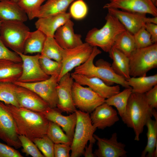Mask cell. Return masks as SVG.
<instances>
[{
	"mask_svg": "<svg viewBox=\"0 0 157 157\" xmlns=\"http://www.w3.org/2000/svg\"><path fill=\"white\" fill-rule=\"evenodd\" d=\"M88 11L87 6L83 0H76L70 7L69 13L71 17L79 20L85 17Z\"/></svg>",
	"mask_w": 157,
	"mask_h": 157,
	"instance_id": "cell-39",
	"label": "cell"
},
{
	"mask_svg": "<svg viewBox=\"0 0 157 157\" xmlns=\"http://www.w3.org/2000/svg\"><path fill=\"white\" fill-rule=\"evenodd\" d=\"M74 105L82 111L92 113L105 102L106 99L88 87H84L74 81L72 88Z\"/></svg>",
	"mask_w": 157,
	"mask_h": 157,
	"instance_id": "cell-8",
	"label": "cell"
},
{
	"mask_svg": "<svg viewBox=\"0 0 157 157\" xmlns=\"http://www.w3.org/2000/svg\"><path fill=\"white\" fill-rule=\"evenodd\" d=\"M109 0L110 1H112L113 0Z\"/></svg>",
	"mask_w": 157,
	"mask_h": 157,
	"instance_id": "cell-51",
	"label": "cell"
},
{
	"mask_svg": "<svg viewBox=\"0 0 157 157\" xmlns=\"http://www.w3.org/2000/svg\"><path fill=\"white\" fill-rule=\"evenodd\" d=\"M74 80L69 73L63 76L56 87L58 98L57 107L62 112H74L76 109L73 99L72 88Z\"/></svg>",
	"mask_w": 157,
	"mask_h": 157,
	"instance_id": "cell-14",
	"label": "cell"
},
{
	"mask_svg": "<svg viewBox=\"0 0 157 157\" xmlns=\"http://www.w3.org/2000/svg\"><path fill=\"white\" fill-rule=\"evenodd\" d=\"M132 92L131 87L125 88L122 91L105 99V102L109 106L115 107L121 117L125 112L128 99Z\"/></svg>",
	"mask_w": 157,
	"mask_h": 157,
	"instance_id": "cell-32",
	"label": "cell"
},
{
	"mask_svg": "<svg viewBox=\"0 0 157 157\" xmlns=\"http://www.w3.org/2000/svg\"><path fill=\"white\" fill-rule=\"evenodd\" d=\"M135 48L147 47L153 44L150 34L143 27L133 35Z\"/></svg>",
	"mask_w": 157,
	"mask_h": 157,
	"instance_id": "cell-40",
	"label": "cell"
},
{
	"mask_svg": "<svg viewBox=\"0 0 157 157\" xmlns=\"http://www.w3.org/2000/svg\"><path fill=\"white\" fill-rule=\"evenodd\" d=\"M14 2L18 3L20 0H11Z\"/></svg>",
	"mask_w": 157,
	"mask_h": 157,
	"instance_id": "cell-48",
	"label": "cell"
},
{
	"mask_svg": "<svg viewBox=\"0 0 157 157\" xmlns=\"http://www.w3.org/2000/svg\"><path fill=\"white\" fill-rule=\"evenodd\" d=\"M30 32L24 22H2L0 38L8 48L18 54L23 53L24 42Z\"/></svg>",
	"mask_w": 157,
	"mask_h": 157,
	"instance_id": "cell-7",
	"label": "cell"
},
{
	"mask_svg": "<svg viewBox=\"0 0 157 157\" xmlns=\"http://www.w3.org/2000/svg\"><path fill=\"white\" fill-rule=\"evenodd\" d=\"M147 128V143L142 152L141 157H154L155 150L157 146V119L153 120L151 117L146 124Z\"/></svg>",
	"mask_w": 157,
	"mask_h": 157,
	"instance_id": "cell-29",
	"label": "cell"
},
{
	"mask_svg": "<svg viewBox=\"0 0 157 157\" xmlns=\"http://www.w3.org/2000/svg\"><path fill=\"white\" fill-rule=\"evenodd\" d=\"M132 92L144 94L157 85V74L150 76L130 77L126 80Z\"/></svg>",
	"mask_w": 157,
	"mask_h": 157,
	"instance_id": "cell-28",
	"label": "cell"
},
{
	"mask_svg": "<svg viewBox=\"0 0 157 157\" xmlns=\"http://www.w3.org/2000/svg\"><path fill=\"white\" fill-rule=\"evenodd\" d=\"M129 59L130 76H146L150 70L157 67V43L148 47L135 48Z\"/></svg>",
	"mask_w": 157,
	"mask_h": 157,
	"instance_id": "cell-6",
	"label": "cell"
},
{
	"mask_svg": "<svg viewBox=\"0 0 157 157\" xmlns=\"http://www.w3.org/2000/svg\"><path fill=\"white\" fill-rule=\"evenodd\" d=\"M16 95L19 107L41 113L49 107L38 95L25 87L17 85Z\"/></svg>",
	"mask_w": 157,
	"mask_h": 157,
	"instance_id": "cell-18",
	"label": "cell"
},
{
	"mask_svg": "<svg viewBox=\"0 0 157 157\" xmlns=\"http://www.w3.org/2000/svg\"><path fill=\"white\" fill-rule=\"evenodd\" d=\"M1 23H2L1 21L0 20V27H1Z\"/></svg>",
	"mask_w": 157,
	"mask_h": 157,
	"instance_id": "cell-49",
	"label": "cell"
},
{
	"mask_svg": "<svg viewBox=\"0 0 157 157\" xmlns=\"http://www.w3.org/2000/svg\"><path fill=\"white\" fill-rule=\"evenodd\" d=\"M7 105L18 135L25 136L32 140L46 135L49 121L43 114L11 104Z\"/></svg>",
	"mask_w": 157,
	"mask_h": 157,
	"instance_id": "cell-1",
	"label": "cell"
},
{
	"mask_svg": "<svg viewBox=\"0 0 157 157\" xmlns=\"http://www.w3.org/2000/svg\"><path fill=\"white\" fill-rule=\"evenodd\" d=\"M105 19L106 23L101 28L94 27L88 31L85 41L93 47H99L108 52L117 36L126 29L116 17L109 13Z\"/></svg>",
	"mask_w": 157,
	"mask_h": 157,
	"instance_id": "cell-4",
	"label": "cell"
},
{
	"mask_svg": "<svg viewBox=\"0 0 157 157\" xmlns=\"http://www.w3.org/2000/svg\"><path fill=\"white\" fill-rule=\"evenodd\" d=\"M93 48L85 42L74 48L64 49L58 81L63 76L86 61L91 55Z\"/></svg>",
	"mask_w": 157,
	"mask_h": 157,
	"instance_id": "cell-9",
	"label": "cell"
},
{
	"mask_svg": "<svg viewBox=\"0 0 157 157\" xmlns=\"http://www.w3.org/2000/svg\"><path fill=\"white\" fill-rule=\"evenodd\" d=\"M46 0H20L17 3L26 13L28 18L31 20L36 18L42 3Z\"/></svg>",
	"mask_w": 157,
	"mask_h": 157,
	"instance_id": "cell-36",
	"label": "cell"
},
{
	"mask_svg": "<svg viewBox=\"0 0 157 157\" xmlns=\"http://www.w3.org/2000/svg\"><path fill=\"white\" fill-rule=\"evenodd\" d=\"M22 71V62L0 59V83H14L17 81Z\"/></svg>",
	"mask_w": 157,
	"mask_h": 157,
	"instance_id": "cell-24",
	"label": "cell"
},
{
	"mask_svg": "<svg viewBox=\"0 0 157 157\" xmlns=\"http://www.w3.org/2000/svg\"><path fill=\"white\" fill-rule=\"evenodd\" d=\"M101 53L97 47H93L92 52L88 59L84 63L76 67L73 73L88 77L99 78L109 85L116 83L125 88L131 87L125 79L114 72L111 65L108 62L100 59L94 64V58Z\"/></svg>",
	"mask_w": 157,
	"mask_h": 157,
	"instance_id": "cell-2",
	"label": "cell"
},
{
	"mask_svg": "<svg viewBox=\"0 0 157 157\" xmlns=\"http://www.w3.org/2000/svg\"><path fill=\"white\" fill-rule=\"evenodd\" d=\"M145 96L150 108L151 109L157 108V85L144 93Z\"/></svg>",
	"mask_w": 157,
	"mask_h": 157,
	"instance_id": "cell-44",
	"label": "cell"
},
{
	"mask_svg": "<svg viewBox=\"0 0 157 157\" xmlns=\"http://www.w3.org/2000/svg\"><path fill=\"white\" fill-rule=\"evenodd\" d=\"M64 49L58 44L54 37H47L40 54L61 62Z\"/></svg>",
	"mask_w": 157,
	"mask_h": 157,
	"instance_id": "cell-31",
	"label": "cell"
},
{
	"mask_svg": "<svg viewBox=\"0 0 157 157\" xmlns=\"http://www.w3.org/2000/svg\"><path fill=\"white\" fill-rule=\"evenodd\" d=\"M71 17L69 13L66 12L38 18L35 25L37 29L41 31L47 37H54L57 29Z\"/></svg>",
	"mask_w": 157,
	"mask_h": 157,
	"instance_id": "cell-22",
	"label": "cell"
},
{
	"mask_svg": "<svg viewBox=\"0 0 157 157\" xmlns=\"http://www.w3.org/2000/svg\"><path fill=\"white\" fill-rule=\"evenodd\" d=\"M90 117L94 127L101 129L112 126L119 120L116 111L105 102L91 113Z\"/></svg>",
	"mask_w": 157,
	"mask_h": 157,
	"instance_id": "cell-20",
	"label": "cell"
},
{
	"mask_svg": "<svg viewBox=\"0 0 157 157\" xmlns=\"http://www.w3.org/2000/svg\"><path fill=\"white\" fill-rule=\"evenodd\" d=\"M58 75L50 76L44 81L31 83L16 81L14 84L22 86L33 91L44 100L51 108L57 107L58 98L56 87Z\"/></svg>",
	"mask_w": 157,
	"mask_h": 157,
	"instance_id": "cell-10",
	"label": "cell"
},
{
	"mask_svg": "<svg viewBox=\"0 0 157 157\" xmlns=\"http://www.w3.org/2000/svg\"><path fill=\"white\" fill-rule=\"evenodd\" d=\"M44 157H54L53 149L54 143L47 135L41 138L32 140Z\"/></svg>",
	"mask_w": 157,
	"mask_h": 157,
	"instance_id": "cell-37",
	"label": "cell"
},
{
	"mask_svg": "<svg viewBox=\"0 0 157 157\" xmlns=\"http://www.w3.org/2000/svg\"><path fill=\"white\" fill-rule=\"evenodd\" d=\"M74 25L70 19L59 28L54 34V38L64 49L72 48L83 43L81 35L75 33Z\"/></svg>",
	"mask_w": 157,
	"mask_h": 157,
	"instance_id": "cell-21",
	"label": "cell"
},
{
	"mask_svg": "<svg viewBox=\"0 0 157 157\" xmlns=\"http://www.w3.org/2000/svg\"><path fill=\"white\" fill-rule=\"evenodd\" d=\"M39 61L42 70L47 75L49 76L59 75L61 69V62L53 60L40 54Z\"/></svg>",
	"mask_w": 157,
	"mask_h": 157,
	"instance_id": "cell-35",
	"label": "cell"
},
{
	"mask_svg": "<svg viewBox=\"0 0 157 157\" xmlns=\"http://www.w3.org/2000/svg\"><path fill=\"white\" fill-rule=\"evenodd\" d=\"M108 53L113 61L111 67L114 72L126 80L131 77L129 72V58L113 47Z\"/></svg>",
	"mask_w": 157,
	"mask_h": 157,
	"instance_id": "cell-25",
	"label": "cell"
},
{
	"mask_svg": "<svg viewBox=\"0 0 157 157\" xmlns=\"http://www.w3.org/2000/svg\"><path fill=\"white\" fill-rule=\"evenodd\" d=\"M47 37L45 34L38 29L30 32L24 42L23 53L40 54Z\"/></svg>",
	"mask_w": 157,
	"mask_h": 157,
	"instance_id": "cell-27",
	"label": "cell"
},
{
	"mask_svg": "<svg viewBox=\"0 0 157 157\" xmlns=\"http://www.w3.org/2000/svg\"><path fill=\"white\" fill-rule=\"evenodd\" d=\"M71 75L76 82L82 85H87L105 99H108L119 93V85H109L100 78L88 77L83 75L72 73Z\"/></svg>",
	"mask_w": 157,
	"mask_h": 157,
	"instance_id": "cell-17",
	"label": "cell"
},
{
	"mask_svg": "<svg viewBox=\"0 0 157 157\" xmlns=\"http://www.w3.org/2000/svg\"><path fill=\"white\" fill-rule=\"evenodd\" d=\"M28 19L26 13L17 3L11 0L0 1V20L1 22H24Z\"/></svg>",
	"mask_w": 157,
	"mask_h": 157,
	"instance_id": "cell-23",
	"label": "cell"
},
{
	"mask_svg": "<svg viewBox=\"0 0 157 157\" xmlns=\"http://www.w3.org/2000/svg\"><path fill=\"white\" fill-rule=\"evenodd\" d=\"M93 136L97 140L98 148L94 151L95 157H124L127 152L125 150V145L117 141V134L113 133L110 139L101 138L93 134Z\"/></svg>",
	"mask_w": 157,
	"mask_h": 157,
	"instance_id": "cell-15",
	"label": "cell"
},
{
	"mask_svg": "<svg viewBox=\"0 0 157 157\" xmlns=\"http://www.w3.org/2000/svg\"><path fill=\"white\" fill-rule=\"evenodd\" d=\"M113 47L129 58L135 49L133 35L125 30L117 36Z\"/></svg>",
	"mask_w": 157,
	"mask_h": 157,
	"instance_id": "cell-30",
	"label": "cell"
},
{
	"mask_svg": "<svg viewBox=\"0 0 157 157\" xmlns=\"http://www.w3.org/2000/svg\"><path fill=\"white\" fill-rule=\"evenodd\" d=\"M108 13L116 17L125 29L133 35L147 23L157 24V16L147 17L144 13L130 12L115 8L107 9Z\"/></svg>",
	"mask_w": 157,
	"mask_h": 157,
	"instance_id": "cell-11",
	"label": "cell"
},
{
	"mask_svg": "<svg viewBox=\"0 0 157 157\" xmlns=\"http://www.w3.org/2000/svg\"><path fill=\"white\" fill-rule=\"evenodd\" d=\"M18 138L21 142L22 152L26 156L31 155L33 157H44L32 141L25 136L19 135Z\"/></svg>",
	"mask_w": 157,
	"mask_h": 157,
	"instance_id": "cell-38",
	"label": "cell"
},
{
	"mask_svg": "<svg viewBox=\"0 0 157 157\" xmlns=\"http://www.w3.org/2000/svg\"><path fill=\"white\" fill-rule=\"evenodd\" d=\"M62 111L56 107H49L42 113L49 121L62 127L72 142L76 122V116L74 112L68 116L62 114Z\"/></svg>",
	"mask_w": 157,
	"mask_h": 157,
	"instance_id": "cell-19",
	"label": "cell"
},
{
	"mask_svg": "<svg viewBox=\"0 0 157 157\" xmlns=\"http://www.w3.org/2000/svg\"><path fill=\"white\" fill-rule=\"evenodd\" d=\"M4 0H0V1H4Z\"/></svg>",
	"mask_w": 157,
	"mask_h": 157,
	"instance_id": "cell-50",
	"label": "cell"
},
{
	"mask_svg": "<svg viewBox=\"0 0 157 157\" xmlns=\"http://www.w3.org/2000/svg\"><path fill=\"white\" fill-rule=\"evenodd\" d=\"M17 150L0 142V157H23Z\"/></svg>",
	"mask_w": 157,
	"mask_h": 157,
	"instance_id": "cell-43",
	"label": "cell"
},
{
	"mask_svg": "<svg viewBox=\"0 0 157 157\" xmlns=\"http://www.w3.org/2000/svg\"><path fill=\"white\" fill-rule=\"evenodd\" d=\"M151 109L144 94L132 92L127 101L122 119L124 123L134 132V140L138 141L148 119L152 116Z\"/></svg>",
	"mask_w": 157,
	"mask_h": 157,
	"instance_id": "cell-3",
	"label": "cell"
},
{
	"mask_svg": "<svg viewBox=\"0 0 157 157\" xmlns=\"http://www.w3.org/2000/svg\"><path fill=\"white\" fill-rule=\"evenodd\" d=\"M18 135L7 104L0 101V139L17 149L22 147Z\"/></svg>",
	"mask_w": 157,
	"mask_h": 157,
	"instance_id": "cell-13",
	"label": "cell"
},
{
	"mask_svg": "<svg viewBox=\"0 0 157 157\" xmlns=\"http://www.w3.org/2000/svg\"><path fill=\"white\" fill-rule=\"evenodd\" d=\"M76 0H47L42 5L36 18H40L66 12L69 5Z\"/></svg>",
	"mask_w": 157,
	"mask_h": 157,
	"instance_id": "cell-26",
	"label": "cell"
},
{
	"mask_svg": "<svg viewBox=\"0 0 157 157\" xmlns=\"http://www.w3.org/2000/svg\"><path fill=\"white\" fill-rule=\"evenodd\" d=\"M22 63V74L17 81L25 83L35 82L44 80L50 76L45 73L40 65V53L29 56L19 53Z\"/></svg>",
	"mask_w": 157,
	"mask_h": 157,
	"instance_id": "cell-12",
	"label": "cell"
},
{
	"mask_svg": "<svg viewBox=\"0 0 157 157\" xmlns=\"http://www.w3.org/2000/svg\"><path fill=\"white\" fill-rule=\"evenodd\" d=\"M46 135L54 144L62 143L71 145L72 142L63 132L60 126L49 121Z\"/></svg>",
	"mask_w": 157,
	"mask_h": 157,
	"instance_id": "cell-34",
	"label": "cell"
},
{
	"mask_svg": "<svg viewBox=\"0 0 157 157\" xmlns=\"http://www.w3.org/2000/svg\"><path fill=\"white\" fill-rule=\"evenodd\" d=\"M96 140L93 137L90 139L89 141V144L87 146H86L83 155L85 157H94L95 156L92 152L93 147L94 144Z\"/></svg>",
	"mask_w": 157,
	"mask_h": 157,
	"instance_id": "cell-46",
	"label": "cell"
},
{
	"mask_svg": "<svg viewBox=\"0 0 157 157\" xmlns=\"http://www.w3.org/2000/svg\"><path fill=\"white\" fill-rule=\"evenodd\" d=\"M0 59H6L13 61L22 62L19 56L16 53L9 50L2 42L0 38Z\"/></svg>",
	"mask_w": 157,
	"mask_h": 157,
	"instance_id": "cell-41",
	"label": "cell"
},
{
	"mask_svg": "<svg viewBox=\"0 0 157 157\" xmlns=\"http://www.w3.org/2000/svg\"><path fill=\"white\" fill-rule=\"evenodd\" d=\"M154 4L156 6H157V0H151Z\"/></svg>",
	"mask_w": 157,
	"mask_h": 157,
	"instance_id": "cell-47",
	"label": "cell"
},
{
	"mask_svg": "<svg viewBox=\"0 0 157 157\" xmlns=\"http://www.w3.org/2000/svg\"><path fill=\"white\" fill-rule=\"evenodd\" d=\"M76 122L71 145L70 157H79L83 155L88 142L93 137L97 129L93 126L88 113L76 109Z\"/></svg>",
	"mask_w": 157,
	"mask_h": 157,
	"instance_id": "cell-5",
	"label": "cell"
},
{
	"mask_svg": "<svg viewBox=\"0 0 157 157\" xmlns=\"http://www.w3.org/2000/svg\"><path fill=\"white\" fill-rule=\"evenodd\" d=\"M71 145L68 144H54L53 152L54 157H69L71 151Z\"/></svg>",
	"mask_w": 157,
	"mask_h": 157,
	"instance_id": "cell-42",
	"label": "cell"
},
{
	"mask_svg": "<svg viewBox=\"0 0 157 157\" xmlns=\"http://www.w3.org/2000/svg\"><path fill=\"white\" fill-rule=\"evenodd\" d=\"M145 28L151 36L153 44L157 43V24L151 23H147Z\"/></svg>",
	"mask_w": 157,
	"mask_h": 157,
	"instance_id": "cell-45",
	"label": "cell"
},
{
	"mask_svg": "<svg viewBox=\"0 0 157 157\" xmlns=\"http://www.w3.org/2000/svg\"><path fill=\"white\" fill-rule=\"evenodd\" d=\"M17 86L13 83H0V101L6 104L19 107L16 95Z\"/></svg>",
	"mask_w": 157,
	"mask_h": 157,
	"instance_id": "cell-33",
	"label": "cell"
},
{
	"mask_svg": "<svg viewBox=\"0 0 157 157\" xmlns=\"http://www.w3.org/2000/svg\"><path fill=\"white\" fill-rule=\"evenodd\" d=\"M105 9L113 8L122 10L157 16V8L151 0H113L105 4Z\"/></svg>",
	"mask_w": 157,
	"mask_h": 157,
	"instance_id": "cell-16",
	"label": "cell"
}]
</instances>
